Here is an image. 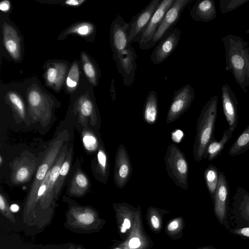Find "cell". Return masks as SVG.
<instances>
[{"instance_id": "cell-14", "label": "cell", "mask_w": 249, "mask_h": 249, "mask_svg": "<svg viewBox=\"0 0 249 249\" xmlns=\"http://www.w3.org/2000/svg\"><path fill=\"white\" fill-rule=\"evenodd\" d=\"M191 18L194 20L208 22L216 17L215 3L214 0H199L190 11Z\"/></svg>"}, {"instance_id": "cell-22", "label": "cell", "mask_w": 249, "mask_h": 249, "mask_svg": "<svg viewBox=\"0 0 249 249\" xmlns=\"http://www.w3.org/2000/svg\"><path fill=\"white\" fill-rule=\"evenodd\" d=\"M71 213L74 222L79 226H89L95 220L93 213L88 209H73Z\"/></svg>"}, {"instance_id": "cell-48", "label": "cell", "mask_w": 249, "mask_h": 249, "mask_svg": "<svg viewBox=\"0 0 249 249\" xmlns=\"http://www.w3.org/2000/svg\"><path fill=\"white\" fill-rule=\"evenodd\" d=\"M19 209V206L16 204H13L10 206V210L13 213H16L18 211Z\"/></svg>"}, {"instance_id": "cell-38", "label": "cell", "mask_w": 249, "mask_h": 249, "mask_svg": "<svg viewBox=\"0 0 249 249\" xmlns=\"http://www.w3.org/2000/svg\"><path fill=\"white\" fill-rule=\"evenodd\" d=\"M140 245L141 242L139 239L136 237L132 238L129 242V246L131 248H137Z\"/></svg>"}, {"instance_id": "cell-5", "label": "cell", "mask_w": 249, "mask_h": 249, "mask_svg": "<svg viewBox=\"0 0 249 249\" xmlns=\"http://www.w3.org/2000/svg\"><path fill=\"white\" fill-rule=\"evenodd\" d=\"M195 98L194 89L189 84L176 90L167 114L166 123L178 120L190 107Z\"/></svg>"}, {"instance_id": "cell-2", "label": "cell", "mask_w": 249, "mask_h": 249, "mask_svg": "<svg viewBox=\"0 0 249 249\" xmlns=\"http://www.w3.org/2000/svg\"><path fill=\"white\" fill-rule=\"evenodd\" d=\"M218 103L217 95L212 97L203 106L197 118L193 150L194 159L196 162L201 161L204 158L207 147L214 137Z\"/></svg>"}, {"instance_id": "cell-15", "label": "cell", "mask_w": 249, "mask_h": 249, "mask_svg": "<svg viewBox=\"0 0 249 249\" xmlns=\"http://www.w3.org/2000/svg\"><path fill=\"white\" fill-rule=\"evenodd\" d=\"M3 40L5 48L15 60L20 57V38L13 26L5 23L2 27Z\"/></svg>"}, {"instance_id": "cell-12", "label": "cell", "mask_w": 249, "mask_h": 249, "mask_svg": "<svg viewBox=\"0 0 249 249\" xmlns=\"http://www.w3.org/2000/svg\"><path fill=\"white\" fill-rule=\"evenodd\" d=\"M221 91L224 114L229 126L235 129L238 122L237 99L227 83L222 86Z\"/></svg>"}, {"instance_id": "cell-19", "label": "cell", "mask_w": 249, "mask_h": 249, "mask_svg": "<svg viewBox=\"0 0 249 249\" xmlns=\"http://www.w3.org/2000/svg\"><path fill=\"white\" fill-rule=\"evenodd\" d=\"M249 150V125L237 138L229 151L230 156L243 154Z\"/></svg>"}, {"instance_id": "cell-43", "label": "cell", "mask_w": 249, "mask_h": 249, "mask_svg": "<svg viewBox=\"0 0 249 249\" xmlns=\"http://www.w3.org/2000/svg\"><path fill=\"white\" fill-rule=\"evenodd\" d=\"M178 226V222L177 221L171 222L168 226L167 229L169 231L176 230Z\"/></svg>"}, {"instance_id": "cell-53", "label": "cell", "mask_w": 249, "mask_h": 249, "mask_svg": "<svg viewBox=\"0 0 249 249\" xmlns=\"http://www.w3.org/2000/svg\"><path fill=\"white\" fill-rule=\"evenodd\" d=\"M78 249H80V248H78Z\"/></svg>"}, {"instance_id": "cell-49", "label": "cell", "mask_w": 249, "mask_h": 249, "mask_svg": "<svg viewBox=\"0 0 249 249\" xmlns=\"http://www.w3.org/2000/svg\"><path fill=\"white\" fill-rule=\"evenodd\" d=\"M245 33L246 34H249V29L246 30V32H245Z\"/></svg>"}, {"instance_id": "cell-3", "label": "cell", "mask_w": 249, "mask_h": 249, "mask_svg": "<svg viewBox=\"0 0 249 249\" xmlns=\"http://www.w3.org/2000/svg\"><path fill=\"white\" fill-rule=\"evenodd\" d=\"M166 170L175 184L184 190L188 187V164L185 154L174 143L168 145L164 157Z\"/></svg>"}, {"instance_id": "cell-23", "label": "cell", "mask_w": 249, "mask_h": 249, "mask_svg": "<svg viewBox=\"0 0 249 249\" xmlns=\"http://www.w3.org/2000/svg\"><path fill=\"white\" fill-rule=\"evenodd\" d=\"M81 56L83 70L85 75L92 85H96L98 74L94 65L86 54L82 53Z\"/></svg>"}, {"instance_id": "cell-39", "label": "cell", "mask_w": 249, "mask_h": 249, "mask_svg": "<svg viewBox=\"0 0 249 249\" xmlns=\"http://www.w3.org/2000/svg\"><path fill=\"white\" fill-rule=\"evenodd\" d=\"M10 7V5L8 1L4 0L1 2L0 3V9L2 11H8L9 10Z\"/></svg>"}, {"instance_id": "cell-18", "label": "cell", "mask_w": 249, "mask_h": 249, "mask_svg": "<svg viewBox=\"0 0 249 249\" xmlns=\"http://www.w3.org/2000/svg\"><path fill=\"white\" fill-rule=\"evenodd\" d=\"M67 71V67L63 64H55L49 67L45 73L48 84L55 89H59L63 84Z\"/></svg>"}, {"instance_id": "cell-52", "label": "cell", "mask_w": 249, "mask_h": 249, "mask_svg": "<svg viewBox=\"0 0 249 249\" xmlns=\"http://www.w3.org/2000/svg\"><path fill=\"white\" fill-rule=\"evenodd\" d=\"M120 249L117 248V249Z\"/></svg>"}, {"instance_id": "cell-26", "label": "cell", "mask_w": 249, "mask_h": 249, "mask_svg": "<svg viewBox=\"0 0 249 249\" xmlns=\"http://www.w3.org/2000/svg\"><path fill=\"white\" fill-rule=\"evenodd\" d=\"M94 29V26L89 23H82L75 25L70 28L67 33H75L78 35L86 36L92 33Z\"/></svg>"}, {"instance_id": "cell-25", "label": "cell", "mask_w": 249, "mask_h": 249, "mask_svg": "<svg viewBox=\"0 0 249 249\" xmlns=\"http://www.w3.org/2000/svg\"><path fill=\"white\" fill-rule=\"evenodd\" d=\"M249 0H220L219 9L221 13L231 12L248 2Z\"/></svg>"}, {"instance_id": "cell-40", "label": "cell", "mask_w": 249, "mask_h": 249, "mask_svg": "<svg viewBox=\"0 0 249 249\" xmlns=\"http://www.w3.org/2000/svg\"><path fill=\"white\" fill-rule=\"evenodd\" d=\"M84 0H67L65 2V4L70 6H78L81 4L82 2H83Z\"/></svg>"}, {"instance_id": "cell-13", "label": "cell", "mask_w": 249, "mask_h": 249, "mask_svg": "<svg viewBox=\"0 0 249 249\" xmlns=\"http://www.w3.org/2000/svg\"><path fill=\"white\" fill-rule=\"evenodd\" d=\"M228 194L229 186L227 178L224 174L219 171L218 183L213 197L214 212L221 224L226 217Z\"/></svg>"}, {"instance_id": "cell-30", "label": "cell", "mask_w": 249, "mask_h": 249, "mask_svg": "<svg viewBox=\"0 0 249 249\" xmlns=\"http://www.w3.org/2000/svg\"><path fill=\"white\" fill-rule=\"evenodd\" d=\"M83 142L85 148L89 150H93L97 147L96 139L91 135H85Z\"/></svg>"}, {"instance_id": "cell-31", "label": "cell", "mask_w": 249, "mask_h": 249, "mask_svg": "<svg viewBox=\"0 0 249 249\" xmlns=\"http://www.w3.org/2000/svg\"><path fill=\"white\" fill-rule=\"evenodd\" d=\"M92 103L88 99L84 100L81 105V111L83 115L89 116L92 111Z\"/></svg>"}, {"instance_id": "cell-9", "label": "cell", "mask_w": 249, "mask_h": 249, "mask_svg": "<svg viewBox=\"0 0 249 249\" xmlns=\"http://www.w3.org/2000/svg\"><path fill=\"white\" fill-rule=\"evenodd\" d=\"M129 29V23L126 22L121 16L117 15L112 21L110 27V41L113 58L130 45Z\"/></svg>"}, {"instance_id": "cell-4", "label": "cell", "mask_w": 249, "mask_h": 249, "mask_svg": "<svg viewBox=\"0 0 249 249\" xmlns=\"http://www.w3.org/2000/svg\"><path fill=\"white\" fill-rule=\"evenodd\" d=\"M193 0H174L153 38L148 42L139 46V48L143 50H147L154 47L163 36L174 29L173 27L178 21L183 10Z\"/></svg>"}, {"instance_id": "cell-36", "label": "cell", "mask_w": 249, "mask_h": 249, "mask_svg": "<svg viewBox=\"0 0 249 249\" xmlns=\"http://www.w3.org/2000/svg\"><path fill=\"white\" fill-rule=\"evenodd\" d=\"M233 232L236 234L249 237V227L236 229Z\"/></svg>"}, {"instance_id": "cell-27", "label": "cell", "mask_w": 249, "mask_h": 249, "mask_svg": "<svg viewBox=\"0 0 249 249\" xmlns=\"http://www.w3.org/2000/svg\"><path fill=\"white\" fill-rule=\"evenodd\" d=\"M8 98L11 103L17 109L19 114L22 117L24 115V106L20 97L16 93L10 92L8 94Z\"/></svg>"}, {"instance_id": "cell-35", "label": "cell", "mask_w": 249, "mask_h": 249, "mask_svg": "<svg viewBox=\"0 0 249 249\" xmlns=\"http://www.w3.org/2000/svg\"><path fill=\"white\" fill-rule=\"evenodd\" d=\"M76 182L81 187H85L88 184L86 177L83 174H78L76 177Z\"/></svg>"}, {"instance_id": "cell-6", "label": "cell", "mask_w": 249, "mask_h": 249, "mask_svg": "<svg viewBox=\"0 0 249 249\" xmlns=\"http://www.w3.org/2000/svg\"><path fill=\"white\" fill-rule=\"evenodd\" d=\"M137 56L134 48L130 45L113 58L118 72L123 77V84L126 87L131 86L134 82Z\"/></svg>"}, {"instance_id": "cell-17", "label": "cell", "mask_w": 249, "mask_h": 249, "mask_svg": "<svg viewBox=\"0 0 249 249\" xmlns=\"http://www.w3.org/2000/svg\"><path fill=\"white\" fill-rule=\"evenodd\" d=\"M158 95L155 90H151L148 93L143 106L144 121L149 124H154L158 118Z\"/></svg>"}, {"instance_id": "cell-20", "label": "cell", "mask_w": 249, "mask_h": 249, "mask_svg": "<svg viewBox=\"0 0 249 249\" xmlns=\"http://www.w3.org/2000/svg\"><path fill=\"white\" fill-rule=\"evenodd\" d=\"M234 205L242 214L249 216V193L242 187H238L233 197Z\"/></svg>"}, {"instance_id": "cell-41", "label": "cell", "mask_w": 249, "mask_h": 249, "mask_svg": "<svg viewBox=\"0 0 249 249\" xmlns=\"http://www.w3.org/2000/svg\"><path fill=\"white\" fill-rule=\"evenodd\" d=\"M172 135V139L173 140L177 142H179L181 139L182 136L183 135V133L181 131L178 130L175 132L173 133Z\"/></svg>"}, {"instance_id": "cell-37", "label": "cell", "mask_w": 249, "mask_h": 249, "mask_svg": "<svg viewBox=\"0 0 249 249\" xmlns=\"http://www.w3.org/2000/svg\"><path fill=\"white\" fill-rule=\"evenodd\" d=\"M70 168V164L68 161L64 162L61 167L60 170V175L61 176H65L68 172Z\"/></svg>"}, {"instance_id": "cell-10", "label": "cell", "mask_w": 249, "mask_h": 249, "mask_svg": "<svg viewBox=\"0 0 249 249\" xmlns=\"http://www.w3.org/2000/svg\"><path fill=\"white\" fill-rule=\"evenodd\" d=\"M132 173L130 157L125 146L121 144L115 156L114 170V182L117 187L123 189L129 181Z\"/></svg>"}, {"instance_id": "cell-7", "label": "cell", "mask_w": 249, "mask_h": 249, "mask_svg": "<svg viewBox=\"0 0 249 249\" xmlns=\"http://www.w3.org/2000/svg\"><path fill=\"white\" fill-rule=\"evenodd\" d=\"M181 33L179 29L174 28L156 44L150 57L154 65L162 63L171 55L178 44Z\"/></svg>"}, {"instance_id": "cell-32", "label": "cell", "mask_w": 249, "mask_h": 249, "mask_svg": "<svg viewBox=\"0 0 249 249\" xmlns=\"http://www.w3.org/2000/svg\"><path fill=\"white\" fill-rule=\"evenodd\" d=\"M61 167L60 164H57L52 169L50 174V178L52 182H54L60 175Z\"/></svg>"}, {"instance_id": "cell-8", "label": "cell", "mask_w": 249, "mask_h": 249, "mask_svg": "<svg viewBox=\"0 0 249 249\" xmlns=\"http://www.w3.org/2000/svg\"><path fill=\"white\" fill-rule=\"evenodd\" d=\"M161 0H152L138 14L134 16L129 22V44L139 41L141 36L148 24L152 16Z\"/></svg>"}, {"instance_id": "cell-45", "label": "cell", "mask_w": 249, "mask_h": 249, "mask_svg": "<svg viewBox=\"0 0 249 249\" xmlns=\"http://www.w3.org/2000/svg\"><path fill=\"white\" fill-rule=\"evenodd\" d=\"M246 54L248 60L247 66V79L249 86V46H248L246 50Z\"/></svg>"}, {"instance_id": "cell-29", "label": "cell", "mask_w": 249, "mask_h": 249, "mask_svg": "<svg viewBox=\"0 0 249 249\" xmlns=\"http://www.w3.org/2000/svg\"><path fill=\"white\" fill-rule=\"evenodd\" d=\"M41 99V94L38 90H32L28 94L29 104L33 107L38 106L40 104Z\"/></svg>"}, {"instance_id": "cell-21", "label": "cell", "mask_w": 249, "mask_h": 249, "mask_svg": "<svg viewBox=\"0 0 249 249\" xmlns=\"http://www.w3.org/2000/svg\"><path fill=\"white\" fill-rule=\"evenodd\" d=\"M218 169L213 164L209 165L204 171V178L209 193L213 196L215 191L219 177Z\"/></svg>"}, {"instance_id": "cell-50", "label": "cell", "mask_w": 249, "mask_h": 249, "mask_svg": "<svg viewBox=\"0 0 249 249\" xmlns=\"http://www.w3.org/2000/svg\"><path fill=\"white\" fill-rule=\"evenodd\" d=\"M0 164L2 162V157H1V156L0 157Z\"/></svg>"}, {"instance_id": "cell-24", "label": "cell", "mask_w": 249, "mask_h": 249, "mask_svg": "<svg viewBox=\"0 0 249 249\" xmlns=\"http://www.w3.org/2000/svg\"><path fill=\"white\" fill-rule=\"evenodd\" d=\"M79 78L78 66L76 63H73L68 72L66 82L67 88L69 91H73L76 89Z\"/></svg>"}, {"instance_id": "cell-1", "label": "cell", "mask_w": 249, "mask_h": 249, "mask_svg": "<svg viewBox=\"0 0 249 249\" xmlns=\"http://www.w3.org/2000/svg\"><path fill=\"white\" fill-rule=\"evenodd\" d=\"M222 40L225 50L226 70L231 72L241 89L246 92L249 86L246 50L249 43L242 37L231 34L222 37Z\"/></svg>"}, {"instance_id": "cell-33", "label": "cell", "mask_w": 249, "mask_h": 249, "mask_svg": "<svg viewBox=\"0 0 249 249\" xmlns=\"http://www.w3.org/2000/svg\"><path fill=\"white\" fill-rule=\"evenodd\" d=\"M48 169V165L47 164L41 165L38 168L36 174V178L37 180H42L45 176V175Z\"/></svg>"}, {"instance_id": "cell-47", "label": "cell", "mask_w": 249, "mask_h": 249, "mask_svg": "<svg viewBox=\"0 0 249 249\" xmlns=\"http://www.w3.org/2000/svg\"><path fill=\"white\" fill-rule=\"evenodd\" d=\"M46 189V185L45 184H43L41 186H40L37 192L38 197L41 196L44 194Z\"/></svg>"}, {"instance_id": "cell-34", "label": "cell", "mask_w": 249, "mask_h": 249, "mask_svg": "<svg viewBox=\"0 0 249 249\" xmlns=\"http://www.w3.org/2000/svg\"><path fill=\"white\" fill-rule=\"evenodd\" d=\"M28 170L26 167L20 168L17 173L16 178L19 181L24 180L28 176Z\"/></svg>"}, {"instance_id": "cell-44", "label": "cell", "mask_w": 249, "mask_h": 249, "mask_svg": "<svg viewBox=\"0 0 249 249\" xmlns=\"http://www.w3.org/2000/svg\"><path fill=\"white\" fill-rule=\"evenodd\" d=\"M151 221L152 226L155 229H158L159 228L160 222L158 218L156 216L153 215L151 217Z\"/></svg>"}, {"instance_id": "cell-16", "label": "cell", "mask_w": 249, "mask_h": 249, "mask_svg": "<svg viewBox=\"0 0 249 249\" xmlns=\"http://www.w3.org/2000/svg\"><path fill=\"white\" fill-rule=\"evenodd\" d=\"M235 129L229 126L224 132L221 140L217 142L213 137L206 150L204 157L209 161L215 159L222 151L225 144L231 137Z\"/></svg>"}, {"instance_id": "cell-46", "label": "cell", "mask_w": 249, "mask_h": 249, "mask_svg": "<svg viewBox=\"0 0 249 249\" xmlns=\"http://www.w3.org/2000/svg\"><path fill=\"white\" fill-rule=\"evenodd\" d=\"M6 205L4 199H3L2 196L0 195V209L3 213L5 211Z\"/></svg>"}, {"instance_id": "cell-11", "label": "cell", "mask_w": 249, "mask_h": 249, "mask_svg": "<svg viewBox=\"0 0 249 249\" xmlns=\"http://www.w3.org/2000/svg\"><path fill=\"white\" fill-rule=\"evenodd\" d=\"M174 1V0H162L160 1L141 36L138 41L139 47L148 42L153 38L165 15L172 6Z\"/></svg>"}, {"instance_id": "cell-51", "label": "cell", "mask_w": 249, "mask_h": 249, "mask_svg": "<svg viewBox=\"0 0 249 249\" xmlns=\"http://www.w3.org/2000/svg\"><path fill=\"white\" fill-rule=\"evenodd\" d=\"M212 249V248H210V249Z\"/></svg>"}, {"instance_id": "cell-28", "label": "cell", "mask_w": 249, "mask_h": 249, "mask_svg": "<svg viewBox=\"0 0 249 249\" xmlns=\"http://www.w3.org/2000/svg\"><path fill=\"white\" fill-rule=\"evenodd\" d=\"M97 159L103 176L105 178L107 171V158L103 149H100L97 154Z\"/></svg>"}, {"instance_id": "cell-42", "label": "cell", "mask_w": 249, "mask_h": 249, "mask_svg": "<svg viewBox=\"0 0 249 249\" xmlns=\"http://www.w3.org/2000/svg\"><path fill=\"white\" fill-rule=\"evenodd\" d=\"M130 227V221L126 218L124 220V223L123 224L121 231V232L124 233L125 232L127 229H128Z\"/></svg>"}]
</instances>
